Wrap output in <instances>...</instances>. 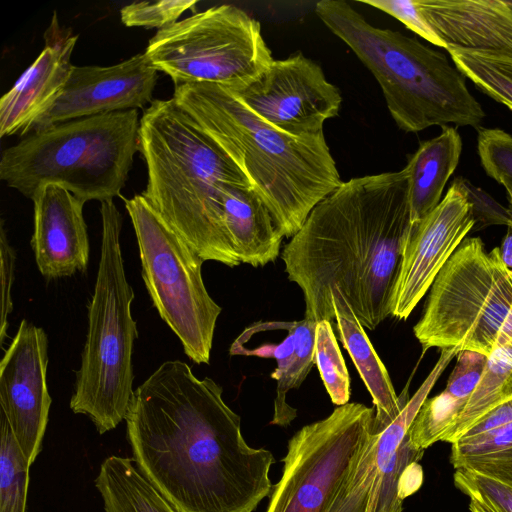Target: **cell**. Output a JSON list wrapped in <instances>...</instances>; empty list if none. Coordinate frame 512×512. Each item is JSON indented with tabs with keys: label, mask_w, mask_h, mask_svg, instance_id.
I'll return each instance as SVG.
<instances>
[{
	"label": "cell",
	"mask_w": 512,
	"mask_h": 512,
	"mask_svg": "<svg viewBox=\"0 0 512 512\" xmlns=\"http://www.w3.org/2000/svg\"><path fill=\"white\" fill-rule=\"evenodd\" d=\"M222 394L211 378L169 360L131 397L125 422L133 462L176 512H254L272 492L274 456L246 443Z\"/></svg>",
	"instance_id": "1"
},
{
	"label": "cell",
	"mask_w": 512,
	"mask_h": 512,
	"mask_svg": "<svg viewBox=\"0 0 512 512\" xmlns=\"http://www.w3.org/2000/svg\"><path fill=\"white\" fill-rule=\"evenodd\" d=\"M411 228L405 168L343 181L285 245L288 279L303 292L305 318L335 320L340 293L374 330L391 315L402 249Z\"/></svg>",
	"instance_id": "2"
},
{
	"label": "cell",
	"mask_w": 512,
	"mask_h": 512,
	"mask_svg": "<svg viewBox=\"0 0 512 512\" xmlns=\"http://www.w3.org/2000/svg\"><path fill=\"white\" fill-rule=\"evenodd\" d=\"M173 99L245 174L283 237L343 182L324 133L282 132L218 84L176 85Z\"/></svg>",
	"instance_id": "3"
},
{
	"label": "cell",
	"mask_w": 512,
	"mask_h": 512,
	"mask_svg": "<svg viewBox=\"0 0 512 512\" xmlns=\"http://www.w3.org/2000/svg\"><path fill=\"white\" fill-rule=\"evenodd\" d=\"M147 203L204 262L238 266L227 236L223 194L251 185L245 174L176 101L153 100L139 127Z\"/></svg>",
	"instance_id": "4"
},
{
	"label": "cell",
	"mask_w": 512,
	"mask_h": 512,
	"mask_svg": "<svg viewBox=\"0 0 512 512\" xmlns=\"http://www.w3.org/2000/svg\"><path fill=\"white\" fill-rule=\"evenodd\" d=\"M315 13L379 83L387 108L405 132L453 123L478 127L485 117L465 76L446 56L398 31L370 24L343 0H322Z\"/></svg>",
	"instance_id": "5"
},
{
	"label": "cell",
	"mask_w": 512,
	"mask_h": 512,
	"mask_svg": "<svg viewBox=\"0 0 512 512\" xmlns=\"http://www.w3.org/2000/svg\"><path fill=\"white\" fill-rule=\"evenodd\" d=\"M139 127L131 109L31 132L3 151L0 178L31 200L46 185L63 187L83 203L112 200L139 151Z\"/></svg>",
	"instance_id": "6"
},
{
	"label": "cell",
	"mask_w": 512,
	"mask_h": 512,
	"mask_svg": "<svg viewBox=\"0 0 512 512\" xmlns=\"http://www.w3.org/2000/svg\"><path fill=\"white\" fill-rule=\"evenodd\" d=\"M100 214L98 272L70 409L88 416L104 434L125 420L134 392L132 352L137 326L131 314L135 295L126 278L120 244L122 216L113 200L101 202Z\"/></svg>",
	"instance_id": "7"
},
{
	"label": "cell",
	"mask_w": 512,
	"mask_h": 512,
	"mask_svg": "<svg viewBox=\"0 0 512 512\" xmlns=\"http://www.w3.org/2000/svg\"><path fill=\"white\" fill-rule=\"evenodd\" d=\"M512 311V270L499 247L465 238L436 276L413 332L429 348L488 356Z\"/></svg>",
	"instance_id": "8"
},
{
	"label": "cell",
	"mask_w": 512,
	"mask_h": 512,
	"mask_svg": "<svg viewBox=\"0 0 512 512\" xmlns=\"http://www.w3.org/2000/svg\"><path fill=\"white\" fill-rule=\"evenodd\" d=\"M145 54L175 86L213 83L230 90L256 79L274 60L260 23L230 4L210 7L159 29Z\"/></svg>",
	"instance_id": "9"
},
{
	"label": "cell",
	"mask_w": 512,
	"mask_h": 512,
	"mask_svg": "<svg viewBox=\"0 0 512 512\" xmlns=\"http://www.w3.org/2000/svg\"><path fill=\"white\" fill-rule=\"evenodd\" d=\"M135 231L142 278L154 308L180 340L186 356L208 364L222 308L209 295L203 260L141 194L124 199Z\"/></svg>",
	"instance_id": "10"
},
{
	"label": "cell",
	"mask_w": 512,
	"mask_h": 512,
	"mask_svg": "<svg viewBox=\"0 0 512 512\" xmlns=\"http://www.w3.org/2000/svg\"><path fill=\"white\" fill-rule=\"evenodd\" d=\"M374 416V408L352 402L298 430L265 512H325L369 443Z\"/></svg>",
	"instance_id": "11"
},
{
	"label": "cell",
	"mask_w": 512,
	"mask_h": 512,
	"mask_svg": "<svg viewBox=\"0 0 512 512\" xmlns=\"http://www.w3.org/2000/svg\"><path fill=\"white\" fill-rule=\"evenodd\" d=\"M459 352L442 349L433 369L397 418L382 432L373 433L325 512H402L403 478L424 450L415 448L407 432L432 387Z\"/></svg>",
	"instance_id": "12"
},
{
	"label": "cell",
	"mask_w": 512,
	"mask_h": 512,
	"mask_svg": "<svg viewBox=\"0 0 512 512\" xmlns=\"http://www.w3.org/2000/svg\"><path fill=\"white\" fill-rule=\"evenodd\" d=\"M228 90L266 123L297 137L324 133L342 103L339 89L301 52L273 60L256 79Z\"/></svg>",
	"instance_id": "13"
},
{
	"label": "cell",
	"mask_w": 512,
	"mask_h": 512,
	"mask_svg": "<svg viewBox=\"0 0 512 512\" xmlns=\"http://www.w3.org/2000/svg\"><path fill=\"white\" fill-rule=\"evenodd\" d=\"M472 206L461 177L405 240L391 299V316L406 320L436 276L474 228Z\"/></svg>",
	"instance_id": "14"
},
{
	"label": "cell",
	"mask_w": 512,
	"mask_h": 512,
	"mask_svg": "<svg viewBox=\"0 0 512 512\" xmlns=\"http://www.w3.org/2000/svg\"><path fill=\"white\" fill-rule=\"evenodd\" d=\"M47 367V334L23 319L0 363V412L30 467L49 419Z\"/></svg>",
	"instance_id": "15"
},
{
	"label": "cell",
	"mask_w": 512,
	"mask_h": 512,
	"mask_svg": "<svg viewBox=\"0 0 512 512\" xmlns=\"http://www.w3.org/2000/svg\"><path fill=\"white\" fill-rule=\"evenodd\" d=\"M157 78L158 70L145 53L111 66L73 65L61 95L31 132L79 118L142 108L152 102Z\"/></svg>",
	"instance_id": "16"
},
{
	"label": "cell",
	"mask_w": 512,
	"mask_h": 512,
	"mask_svg": "<svg viewBox=\"0 0 512 512\" xmlns=\"http://www.w3.org/2000/svg\"><path fill=\"white\" fill-rule=\"evenodd\" d=\"M45 46L0 100V136L26 135L61 95L72 70L78 35L60 27L56 12L44 35Z\"/></svg>",
	"instance_id": "17"
},
{
	"label": "cell",
	"mask_w": 512,
	"mask_h": 512,
	"mask_svg": "<svg viewBox=\"0 0 512 512\" xmlns=\"http://www.w3.org/2000/svg\"><path fill=\"white\" fill-rule=\"evenodd\" d=\"M32 201L31 247L40 273L46 279H57L85 271L89 261L85 203L57 185L44 186Z\"/></svg>",
	"instance_id": "18"
},
{
	"label": "cell",
	"mask_w": 512,
	"mask_h": 512,
	"mask_svg": "<svg viewBox=\"0 0 512 512\" xmlns=\"http://www.w3.org/2000/svg\"><path fill=\"white\" fill-rule=\"evenodd\" d=\"M419 13L451 47L512 58V1L414 0ZM447 49V48H446Z\"/></svg>",
	"instance_id": "19"
},
{
	"label": "cell",
	"mask_w": 512,
	"mask_h": 512,
	"mask_svg": "<svg viewBox=\"0 0 512 512\" xmlns=\"http://www.w3.org/2000/svg\"><path fill=\"white\" fill-rule=\"evenodd\" d=\"M317 322L304 318L292 322H262L259 330L283 329L287 336L279 344H265L254 349L241 348L231 355L274 358L277 363L271 377L276 380V397L272 425L288 426L296 418L297 411L288 405L286 396L289 391L301 386L314 363L315 329Z\"/></svg>",
	"instance_id": "20"
},
{
	"label": "cell",
	"mask_w": 512,
	"mask_h": 512,
	"mask_svg": "<svg viewBox=\"0 0 512 512\" xmlns=\"http://www.w3.org/2000/svg\"><path fill=\"white\" fill-rule=\"evenodd\" d=\"M332 298L340 341L372 397L375 410L373 433L382 432L409 401L407 393L396 394L385 365L343 295L335 293Z\"/></svg>",
	"instance_id": "21"
},
{
	"label": "cell",
	"mask_w": 512,
	"mask_h": 512,
	"mask_svg": "<svg viewBox=\"0 0 512 512\" xmlns=\"http://www.w3.org/2000/svg\"><path fill=\"white\" fill-rule=\"evenodd\" d=\"M224 222L240 263L253 267L274 262L283 236L251 185H231L223 194Z\"/></svg>",
	"instance_id": "22"
},
{
	"label": "cell",
	"mask_w": 512,
	"mask_h": 512,
	"mask_svg": "<svg viewBox=\"0 0 512 512\" xmlns=\"http://www.w3.org/2000/svg\"><path fill=\"white\" fill-rule=\"evenodd\" d=\"M462 139L454 127L442 126L435 138L421 142L408 160L410 222L415 225L441 201L443 189L455 171Z\"/></svg>",
	"instance_id": "23"
},
{
	"label": "cell",
	"mask_w": 512,
	"mask_h": 512,
	"mask_svg": "<svg viewBox=\"0 0 512 512\" xmlns=\"http://www.w3.org/2000/svg\"><path fill=\"white\" fill-rule=\"evenodd\" d=\"M105 512H176L141 474L133 459L112 455L95 478Z\"/></svg>",
	"instance_id": "24"
},
{
	"label": "cell",
	"mask_w": 512,
	"mask_h": 512,
	"mask_svg": "<svg viewBox=\"0 0 512 512\" xmlns=\"http://www.w3.org/2000/svg\"><path fill=\"white\" fill-rule=\"evenodd\" d=\"M512 398V311L507 317L479 384L443 442L453 444L483 415Z\"/></svg>",
	"instance_id": "25"
},
{
	"label": "cell",
	"mask_w": 512,
	"mask_h": 512,
	"mask_svg": "<svg viewBox=\"0 0 512 512\" xmlns=\"http://www.w3.org/2000/svg\"><path fill=\"white\" fill-rule=\"evenodd\" d=\"M455 468L480 473L512 487V422L470 439L451 444Z\"/></svg>",
	"instance_id": "26"
},
{
	"label": "cell",
	"mask_w": 512,
	"mask_h": 512,
	"mask_svg": "<svg viewBox=\"0 0 512 512\" xmlns=\"http://www.w3.org/2000/svg\"><path fill=\"white\" fill-rule=\"evenodd\" d=\"M446 50L466 78L512 110V58L451 46Z\"/></svg>",
	"instance_id": "27"
},
{
	"label": "cell",
	"mask_w": 512,
	"mask_h": 512,
	"mask_svg": "<svg viewBox=\"0 0 512 512\" xmlns=\"http://www.w3.org/2000/svg\"><path fill=\"white\" fill-rule=\"evenodd\" d=\"M29 468L11 428L0 412V512H25Z\"/></svg>",
	"instance_id": "28"
},
{
	"label": "cell",
	"mask_w": 512,
	"mask_h": 512,
	"mask_svg": "<svg viewBox=\"0 0 512 512\" xmlns=\"http://www.w3.org/2000/svg\"><path fill=\"white\" fill-rule=\"evenodd\" d=\"M465 406V402L445 390L426 398L408 429L410 443L419 450H425L438 441H444Z\"/></svg>",
	"instance_id": "29"
},
{
	"label": "cell",
	"mask_w": 512,
	"mask_h": 512,
	"mask_svg": "<svg viewBox=\"0 0 512 512\" xmlns=\"http://www.w3.org/2000/svg\"><path fill=\"white\" fill-rule=\"evenodd\" d=\"M314 363L331 401L338 406L349 403L350 376L330 321L316 324Z\"/></svg>",
	"instance_id": "30"
},
{
	"label": "cell",
	"mask_w": 512,
	"mask_h": 512,
	"mask_svg": "<svg viewBox=\"0 0 512 512\" xmlns=\"http://www.w3.org/2000/svg\"><path fill=\"white\" fill-rule=\"evenodd\" d=\"M477 148L485 172L505 187L512 210V135L497 128H481Z\"/></svg>",
	"instance_id": "31"
},
{
	"label": "cell",
	"mask_w": 512,
	"mask_h": 512,
	"mask_svg": "<svg viewBox=\"0 0 512 512\" xmlns=\"http://www.w3.org/2000/svg\"><path fill=\"white\" fill-rule=\"evenodd\" d=\"M196 4V0L133 2L121 9V21L128 27L162 29L177 22L182 13L193 9Z\"/></svg>",
	"instance_id": "32"
},
{
	"label": "cell",
	"mask_w": 512,
	"mask_h": 512,
	"mask_svg": "<svg viewBox=\"0 0 512 512\" xmlns=\"http://www.w3.org/2000/svg\"><path fill=\"white\" fill-rule=\"evenodd\" d=\"M454 485L468 498L475 499L494 512H512V487L466 469L455 470Z\"/></svg>",
	"instance_id": "33"
},
{
	"label": "cell",
	"mask_w": 512,
	"mask_h": 512,
	"mask_svg": "<svg viewBox=\"0 0 512 512\" xmlns=\"http://www.w3.org/2000/svg\"><path fill=\"white\" fill-rule=\"evenodd\" d=\"M487 356L473 351H461L457 354V363L453 368L444 389L451 396L467 404L483 375Z\"/></svg>",
	"instance_id": "34"
},
{
	"label": "cell",
	"mask_w": 512,
	"mask_h": 512,
	"mask_svg": "<svg viewBox=\"0 0 512 512\" xmlns=\"http://www.w3.org/2000/svg\"><path fill=\"white\" fill-rule=\"evenodd\" d=\"M358 2L385 12L428 42L447 48V44L419 13L414 0H360Z\"/></svg>",
	"instance_id": "35"
},
{
	"label": "cell",
	"mask_w": 512,
	"mask_h": 512,
	"mask_svg": "<svg viewBox=\"0 0 512 512\" xmlns=\"http://www.w3.org/2000/svg\"><path fill=\"white\" fill-rule=\"evenodd\" d=\"M472 206L476 230L490 225L512 226V210L505 208L481 188L461 177Z\"/></svg>",
	"instance_id": "36"
},
{
	"label": "cell",
	"mask_w": 512,
	"mask_h": 512,
	"mask_svg": "<svg viewBox=\"0 0 512 512\" xmlns=\"http://www.w3.org/2000/svg\"><path fill=\"white\" fill-rule=\"evenodd\" d=\"M0 274H1V318L0 343L3 346L7 336L8 315L13 310L11 290L14 281L16 252L10 245L4 229V221L0 225Z\"/></svg>",
	"instance_id": "37"
},
{
	"label": "cell",
	"mask_w": 512,
	"mask_h": 512,
	"mask_svg": "<svg viewBox=\"0 0 512 512\" xmlns=\"http://www.w3.org/2000/svg\"><path fill=\"white\" fill-rule=\"evenodd\" d=\"M499 249L502 261L512 270V226L507 228V233Z\"/></svg>",
	"instance_id": "38"
},
{
	"label": "cell",
	"mask_w": 512,
	"mask_h": 512,
	"mask_svg": "<svg viewBox=\"0 0 512 512\" xmlns=\"http://www.w3.org/2000/svg\"><path fill=\"white\" fill-rule=\"evenodd\" d=\"M468 508H469V512H494L492 509H490L485 504H483L475 499H472V498H469Z\"/></svg>",
	"instance_id": "39"
}]
</instances>
